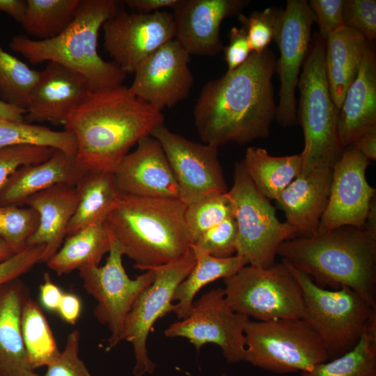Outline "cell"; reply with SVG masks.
<instances>
[{"label":"cell","instance_id":"cell-19","mask_svg":"<svg viewBox=\"0 0 376 376\" xmlns=\"http://www.w3.org/2000/svg\"><path fill=\"white\" fill-rule=\"evenodd\" d=\"M249 0H178L174 10L175 38L189 55L214 56L223 51L220 26L238 15Z\"/></svg>","mask_w":376,"mask_h":376},{"label":"cell","instance_id":"cell-22","mask_svg":"<svg viewBox=\"0 0 376 376\" xmlns=\"http://www.w3.org/2000/svg\"><path fill=\"white\" fill-rule=\"evenodd\" d=\"M333 168H318L299 175L276 200L296 237L318 233L328 203Z\"/></svg>","mask_w":376,"mask_h":376},{"label":"cell","instance_id":"cell-6","mask_svg":"<svg viewBox=\"0 0 376 376\" xmlns=\"http://www.w3.org/2000/svg\"><path fill=\"white\" fill-rule=\"evenodd\" d=\"M324 52L325 40L315 33L297 84V116L304 136V150L299 154L301 175L318 168H333L343 150L338 134L339 110L329 91Z\"/></svg>","mask_w":376,"mask_h":376},{"label":"cell","instance_id":"cell-8","mask_svg":"<svg viewBox=\"0 0 376 376\" xmlns=\"http://www.w3.org/2000/svg\"><path fill=\"white\" fill-rule=\"evenodd\" d=\"M301 287L308 320L323 341L329 360L352 350L376 307L347 286L327 290L307 274L282 260Z\"/></svg>","mask_w":376,"mask_h":376},{"label":"cell","instance_id":"cell-35","mask_svg":"<svg viewBox=\"0 0 376 376\" xmlns=\"http://www.w3.org/2000/svg\"><path fill=\"white\" fill-rule=\"evenodd\" d=\"M18 146L52 148L70 155L77 152L76 139L70 132L54 131L25 121L0 120V148Z\"/></svg>","mask_w":376,"mask_h":376},{"label":"cell","instance_id":"cell-30","mask_svg":"<svg viewBox=\"0 0 376 376\" xmlns=\"http://www.w3.org/2000/svg\"><path fill=\"white\" fill-rule=\"evenodd\" d=\"M240 162L258 191L269 200H276L301 169L299 154L275 157L253 146L246 150Z\"/></svg>","mask_w":376,"mask_h":376},{"label":"cell","instance_id":"cell-10","mask_svg":"<svg viewBox=\"0 0 376 376\" xmlns=\"http://www.w3.org/2000/svg\"><path fill=\"white\" fill-rule=\"evenodd\" d=\"M228 193L237 228L236 255L251 266L270 267L281 244L296 237L294 230L278 219L269 200L258 191L241 162L235 164Z\"/></svg>","mask_w":376,"mask_h":376},{"label":"cell","instance_id":"cell-52","mask_svg":"<svg viewBox=\"0 0 376 376\" xmlns=\"http://www.w3.org/2000/svg\"><path fill=\"white\" fill-rule=\"evenodd\" d=\"M26 110L11 105L0 99V120L25 121Z\"/></svg>","mask_w":376,"mask_h":376},{"label":"cell","instance_id":"cell-31","mask_svg":"<svg viewBox=\"0 0 376 376\" xmlns=\"http://www.w3.org/2000/svg\"><path fill=\"white\" fill-rule=\"evenodd\" d=\"M191 248L196 258L195 265L178 286L173 296V301H178L174 313L179 320L187 316L196 295L204 286L219 279L233 276L249 265L247 260L241 256L219 258L194 245H191Z\"/></svg>","mask_w":376,"mask_h":376},{"label":"cell","instance_id":"cell-12","mask_svg":"<svg viewBox=\"0 0 376 376\" xmlns=\"http://www.w3.org/2000/svg\"><path fill=\"white\" fill-rule=\"evenodd\" d=\"M195 263L191 248L180 259L149 269L154 272L155 279L137 297L124 323L123 340L132 344L134 354V376L155 373L157 365L148 353V337L159 319L175 311L176 305L173 304L175 290Z\"/></svg>","mask_w":376,"mask_h":376},{"label":"cell","instance_id":"cell-13","mask_svg":"<svg viewBox=\"0 0 376 376\" xmlns=\"http://www.w3.org/2000/svg\"><path fill=\"white\" fill-rule=\"evenodd\" d=\"M249 319L230 307L224 288H214L194 301L187 316L171 324L164 335L187 338L197 352L213 343L220 347L227 363H237L244 360V329Z\"/></svg>","mask_w":376,"mask_h":376},{"label":"cell","instance_id":"cell-9","mask_svg":"<svg viewBox=\"0 0 376 376\" xmlns=\"http://www.w3.org/2000/svg\"><path fill=\"white\" fill-rule=\"evenodd\" d=\"M224 282L226 300L236 313L258 321L308 320L301 287L283 260L268 268L246 265Z\"/></svg>","mask_w":376,"mask_h":376},{"label":"cell","instance_id":"cell-33","mask_svg":"<svg viewBox=\"0 0 376 376\" xmlns=\"http://www.w3.org/2000/svg\"><path fill=\"white\" fill-rule=\"evenodd\" d=\"M21 330L29 366L32 370L48 366L59 356L48 321L38 304L29 295L21 315Z\"/></svg>","mask_w":376,"mask_h":376},{"label":"cell","instance_id":"cell-26","mask_svg":"<svg viewBox=\"0 0 376 376\" xmlns=\"http://www.w3.org/2000/svg\"><path fill=\"white\" fill-rule=\"evenodd\" d=\"M25 285L15 279L0 286V376H24L29 366L21 330Z\"/></svg>","mask_w":376,"mask_h":376},{"label":"cell","instance_id":"cell-4","mask_svg":"<svg viewBox=\"0 0 376 376\" xmlns=\"http://www.w3.org/2000/svg\"><path fill=\"white\" fill-rule=\"evenodd\" d=\"M279 255L319 286H347L376 307V236L343 226L282 243Z\"/></svg>","mask_w":376,"mask_h":376},{"label":"cell","instance_id":"cell-41","mask_svg":"<svg viewBox=\"0 0 376 376\" xmlns=\"http://www.w3.org/2000/svg\"><path fill=\"white\" fill-rule=\"evenodd\" d=\"M56 150L34 146H18L0 148V188L19 167L36 164L48 159Z\"/></svg>","mask_w":376,"mask_h":376},{"label":"cell","instance_id":"cell-40","mask_svg":"<svg viewBox=\"0 0 376 376\" xmlns=\"http://www.w3.org/2000/svg\"><path fill=\"white\" fill-rule=\"evenodd\" d=\"M237 235L235 220L230 217L204 232L191 245L215 258H230L236 255Z\"/></svg>","mask_w":376,"mask_h":376},{"label":"cell","instance_id":"cell-34","mask_svg":"<svg viewBox=\"0 0 376 376\" xmlns=\"http://www.w3.org/2000/svg\"><path fill=\"white\" fill-rule=\"evenodd\" d=\"M80 0H27L21 24L36 40L56 38L70 24Z\"/></svg>","mask_w":376,"mask_h":376},{"label":"cell","instance_id":"cell-28","mask_svg":"<svg viewBox=\"0 0 376 376\" xmlns=\"http://www.w3.org/2000/svg\"><path fill=\"white\" fill-rule=\"evenodd\" d=\"M111 242L104 221L97 222L67 236L63 246L46 263L60 276L98 266L104 254L109 253Z\"/></svg>","mask_w":376,"mask_h":376},{"label":"cell","instance_id":"cell-46","mask_svg":"<svg viewBox=\"0 0 376 376\" xmlns=\"http://www.w3.org/2000/svg\"><path fill=\"white\" fill-rule=\"evenodd\" d=\"M229 43L224 47L227 71H232L242 65L252 53L246 33L243 27L233 26L228 33Z\"/></svg>","mask_w":376,"mask_h":376},{"label":"cell","instance_id":"cell-38","mask_svg":"<svg viewBox=\"0 0 376 376\" xmlns=\"http://www.w3.org/2000/svg\"><path fill=\"white\" fill-rule=\"evenodd\" d=\"M39 224V215L33 208L0 203V239L17 253L27 246V242Z\"/></svg>","mask_w":376,"mask_h":376},{"label":"cell","instance_id":"cell-45","mask_svg":"<svg viewBox=\"0 0 376 376\" xmlns=\"http://www.w3.org/2000/svg\"><path fill=\"white\" fill-rule=\"evenodd\" d=\"M345 0H311L308 6L319 28L318 34L324 40L344 26L343 10Z\"/></svg>","mask_w":376,"mask_h":376},{"label":"cell","instance_id":"cell-11","mask_svg":"<svg viewBox=\"0 0 376 376\" xmlns=\"http://www.w3.org/2000/svg\"><path fill=\"white\" fill-rule=\"evenodd\" d=\"M111 239L109 256L103 266H91L79 270L85 290L97 302L93 311L95 318L106 325L110 332L106 351L111 350L123 340L128 313L139 294L155 279L151 269L134 279L129 277L123 265L122 249L115 240L111 237Z\"/></svg>","mask_w":376,"mask_h":376},{"label":"cell","instance_id":"cell-32","mask_svg":"<svg viewBox=\"0 0 376 376\" xmlns=\"http://www.w3.org/2000/svg\"><path fill=\"white\" fill-rule=\"evenodd\" d=\"M302 376H376V309L356 345L344 354L320 363Z\"/></svg>","mask_w":376,"mask_h":376},{"label":"cell","instance_id":"cell-1","mask_svg":"<svg viewBox=\"0 0 376 376\" xmlns=\"http://www.w3.org/2000/svg\"><path fill=\"white\" fill-rule=\"evenodd\" d=\"M276 63L268 48L252 52L242 65L203 86L193 116L205 143L245 144L269 136L276 115L272 84Z\"/></svg>","mask_w":376,"mask_h":376},{"label":"cell","instance_id":"cell-55","mask_svg":"<svg viewBox=\"0 0 376 376\" xmlns=\"http://www.w3.org/2000/svg\"><path fill=\"white\" fill-rule=\"evenodd\" d=\"M24 376H40V375L34 373L33 370H29Z\"/></svg>","mask_w":376,"mask_h":376},{"label":"cell","instance_id":"cell-37","mask_svg":"<svg viewBox=\"0 0 376 376\" xmlns=\"http://www.w3.org/2000/svg\"><path fill=\"white\" fill-rule=\"evenodd\" d=\"M185 221L191 242L206 230L233 216V204L228 193L210 195L186 206Z\"/></svg>","mask_w":376,"mask_h":376},{"label":"cell","instance_id":"cell-18","mask_svg":"<svg viewBox=\"0 0 376 376\" xmlns=\"http://www.w3.org/2000/svg\"><path fill=\"white\" fill-rule=\"evenodd\" d=\"M369 164L352 145L343 148L333 167L329 201L318 232L343 226L363 229L370 202L375 196V189L366 177Z\"/></svg>","mask_w":376,"mask_h":376},{"label":"cell","instance_id":"cell-29","mask_svg":"<svg viewBox=\"0 0 376 376\" xmlns=\"http://www.w3.org/2000/svg\"><path fill=\"white\" fill-rule=\"evenodd\" d=\"M78 203L67 230L71 235L91 224L104 221L120 194L113 173L86 171L75 186Z\"/></svg>","mask_w":376,"mask_h":376},{"label":"cell","instance_id":"cell-23","mask_svg":"<svg viewBox=\"0 0 376 376\" xmlns=\"http://www.w3.org/2000/svg\"><path fill=\"white\" fill-rule=\"evenodd\" d=\"M375 126L376 56L370 42L339 109L338 134L342 148L352 145L363 133Z\"/></svg>","mask_w":376,"mask_h":376},{"label":"cell","instance_id":"cell-15","mask_svg":"<svg viewBox=\"0 0 376 376\" xmlns=\"http://www.w3.org/2000/svg\"><path fill=\"white\" fill-rule=\"evenodd\" d=\"M313 23L307 1H287L274 40L280 52L276 63L281 86L276 119L283 127L295 125L297 121L295 92L311 44Z\"/></svg>","mask_w":376,"mask_h":376},{"label":"cell","instance_id":"cell-36","mask_svg":"<svg viewBox=\"0 0 376 376\" xmlns=\"http://www.w3.org/2000/svg\"><path fill=\"white\" fill-rule=\"evenodd\" d=\"M40 71L31 69L0 45V97L5 102L26 110L31 91Z\"/></svg>","mask_w":376,"mask_h":376},{"label":"cell","instance_id":"cell-39","mask_svg":"<svg viewBox=\"0 0 376 376\" xmlns=\"http://www.w3.org/2000/svg\"><path fill=\"white\" fill-rule=\"evenodd\" d=\"M283 9L269 7L262 11H254L249 16L243 13L237 19L246 33L252 52L260 53L267 49L274 40Z\"/></svg>","mask_w":376,"mask_h":376},{"label":"cell","instance_id":"cell-57","mask_svg":"<svg viewBox=\"0 0 376 376\" xmlns=\"http://www.w3.org/2000/svg\"><path fill=\"white\" fill-rule=\"evenodd\" d=\"M295 376H302L301 374L299 375H295Z\"/></svg>","mask_w":376,"mask_h":376},{"label":"cell","instance_id":"cell-42","mask_svg":"<svg viewBox=\"0 0 376 376\" xmlns=\"http://www.w3.org/2000/svg\"><path fill=\"white\" fill-rule=\"evenodd\" d=\"M343 21L344 26L373 42L376 38V1L345 0Z\"/></svg>","mask_w":376,"mask_h":376},{"label":"cell","instance_id":"cell-20","mask_svg":"<svg viewBox=\"0 0 376 376\" xmlns=\"http://www.w3.org/2000/svg\"><path fill=\"white\" fill-rule=\"evenodd\" d=\"M92 92L83 75L58 63L47 62L31 91L25 119L64 125Z\"/></svg>","mask_w":376,"mask_h":376},{"label":"cell","instance_id":"cell-14","mask_svg":"<svg viewBox=\"0 0 376 376\" xmlns=\"http://www.w3.org/2000/svg\"><path fill=\"white\" fill-rule=\"evenodd\" d=\"M150 136L161 144L178 185L179 199L186 206L228 191L218 147L189 140L171 131L164 123Z\"/></svg>","mask_w":376,"mask_h":376},{"label":"cell","instance_id":"cell-44","mask_svg":"<svg viewBox=\"0 0 376 376\" xmlns=\"http://www.w3.org/2000/svg\"><path fill=\"white\" fill-rule=\"evenodd\" d=\"M45 248L44 245L27 246L0 262V286L19 279L41 263Z\"/></svg>","mask_w":376,"mask_h":376},{"label":"cell","instance_id":"cell-2","mask_svg":"<svg viewBox=\"0 0 376 376\" xmlns=\"http://www.w3.org/2000/svg\"><path fill=\"white\" fill-rule=\"evenodd\" d=\"M164 122L162 111L122 84L93 91L63 125L75 137L84 169L113 173L130 148Z\"/></svg>","mask_w":376,"mask_h":376},{"label":"cell","instance_id":"cell-17","mask_svg":"<svg viewBox=\"0 0 376 376\" xmlns=\"http://www.w3.org/2000/svg\"><path fill=\"white\" fill-rule=\"evenodd\" d=\"M190 55L173 39L145 58L134 71L130 93L162 111L187 98L194 82Z\"/></svg>","mask_w":376,"mask_h":376},{"label":"cell","instance_id":"cell-7","mask_svg":"<svg viewBox=\"0 0 376 376\" xmlns=\"http://www.w3.org/2000/svg\"><path fill=\"white\" fill-rule=\"evenodd\" d=\"M244 338L243 361L274 373H301L329 360L323 341L304 319H249Z\"/></svg>","mask_w":376,"mask_h":376},{"label":"cell","instance_id":"cell-5","mask_svg":"<svg viewBox=\"0 0 376 376\" xmlns=\"http://www.w3.org/2000/svg\"><path fill=\"white\" fill-rule=\"evenodd\" d=\"M118 0H80L75 17L60 35L36 40L23 34L14 36L10 47L32 64L55 62L83 75L95 91L123 84L127 74L114 62L97 52L99 31L104 23L123 10Z\"/></svg>","mask_w":376,"mask_h":376},{"label":"cell","instance_id":"cell-25","mask_svg":"<svg viewBox=\"0 0 376 376\" xmlns=\"http://www.w3.org/2000/svg\"><path fill=\"white\" fill-rule=\"evenodd\" d=\"M78 203L75 186L59 184L31 196L25 204L39 215V224L27 246H45L42 262L47 263L61 248Z\"/></svg>","mask_w":376,"mask_h":376},{"label":"cell","instance_id":"cell-48","mask_svg":"<svg viewBox=\"0 0 376 376\" xmlns=\"http://www.w3.org/2000/svg\"><path fill=\"white\" fill-rule=\"evenodd\" d=\"M57 311L63 321L75 324L81 311L79 298L72 293H63Z\"/></svg>","mask_w":376,"mask_h":376},{"label":"cell","instance_id":"cell-43","mask_svg":"<svg viewBox=\"0 0 376 376\" xmlns=\"http://www.w3.org/2000/svg\"><path fill=\"white\" fill-rule=\"evenodd\" d=\"M80 336L77 329L68 334L64 349L58 358L47 366L43 376H92L79 356Z\"/></svg>","mask_w":376,"mask_h":376},{"label":"cell","instance_id":"cell-56","mask_svg":"<svg viewBox=\"0 0 376 376\" xmlns=\"http://www.w3.org/2000/svg\"><path fill=\"white\" fill-rule=\"evenodd\" d=\"M185 373L188 375V376H193L192 375H191L189 373H187V372H185ZM221 376H228V375L226 373H224Z\"/></svg>","mask_w":376,"mask_h":376},{"label":"cell","instance_id":"cell-50","mask_svg":"<svg viewBox=\"0 0 376 376\" xmlns=\"http://www.w3.org/2000/svg\"><path fill=\"white\" fill-rule=\"evenodd\" d=\"M178 0H125L123 3L142 13L158 11L162 8H173Z\"/></svg>","mask_w":376,"mask_h":376},{"label":"cell","instance_id":"cell-51","mask_svg":"<svg viewBox=\"0 0 376 376\" xmlns=\"http://www.w3.org/2000/svg\"><path fill=\"white\" fill-rule=\"evenodd\" d=\"M27 8V0H0V11L20 23Z\"/></svg>","mask_w":376,"mask_h":376},{"label":"cell","instance_id":"cell-49","mask_svg":"<svg viewBox=\"0 0 376 376\" xmlns=\"http://www.w3.org/2000/svg\"><path fill=\"white\" fill-rule=\"evenodd\" d=\"M370 162L376 159V126L363 133L352 144Z\"/></svg>","mask_w":376,"mask_h":376},{"label":"cell","instance_id":"cell-24","mask_svg":"<svg viewBox=\"0 0 376 376\" xmlns=\"http://www.w3.org/2000/svg\"><path fill=\"white\" fill-rule=\"evenodd\" d=\"M86 171L76 155L56 150L48 159L15 171L0 188V203L21 206L31 196L52 186H75Z\"/></svg>","mask_w":376,"mask_h":376},{"label":"cell","instance_id":"cell-54","mask_svg":"<svg viewBox=\"0 0 376 376\" xmlns=\"http://www.w3.org/2000/svg\"><path fill=\"white\" fill-rule=\"evenodd\" d=\"M15 253V251L8 244L0 239V262L6 260Z\"/></svg>","mask_w":376,"mask_h":376},{"label":"cell","instance_id":"cell-3","mask_svg":"<svg viewBox=\"0 0 376 376\" xmlns=\"http://www.w3.org/2000/svg\"><path fill=\"white\" fill-rule=\"evenodd\" d=\"M185 210L180 199L120 194L104 223L123 256L146 271L176 261L191 249Z\"/></svg>","mask_w":376,"mask_h":376},{"label":"cell","instance_id":"cell-27","mask_svg":"<svg viewBox=\"0 0 376 376\" xmlns=\"http://www.w3.org/2000/svg\"><path fill=\"white\" fill-rule=\"evenodd\" d=\"M369 43L361 33L345 26L330 33L325 40L326 75L332 100L338 110Z\"/></svg>","mask_w":376,"mask_h":376},{"label":"cell","instance_id":"cell-53","mask_svg":"<svg viewBox=\"0 0 376 376\" xmlns=\"http://www.w3.org/2000/svg\"><path fill=\"white\" fill-rule=\"evenodd\" d=\"M372 199L368 212L365 221L363 230L367 233L376 236V199Z\"/></svg>","mask_w":376,"mask_h":376},{"label":"cell","instance_id":"cell-16","mask_svg":"<svg viewBox=\"0 0 376 376\" xmlns=\"http://www.w3.org/2000/svg\"><path fill=\"white\" fill-rule=\"evenodd\" d=\"M104 47L126 74L161 46L175 38L173 15L166 11L127 13L124 10L102 27Z\"/></svg>","mask_w":376,"mask_h":376},{"label":"cell","instance_id":"cell-47","mask_svg":"<svg viewBox=\"0 0 376 376\" xmlns=\"http://www.w3.org/2000/svg\"><path fill=\"white\" fill-rule=\"evenodd\" d=\"M62 292L60 288L51 279L48 273L44 274V281L40 286V298L42 306L48 311H57Z\"/></svg>","mask_w":376,"mask_h":376},{"label":"cell","instance_id":"cell-21","mask_svg":"<svg viewBox=\"0 0 376 376\" xmlns=\"http://www.w3.org/2000/svg\"><path fill=\"white\" fill-rule=\"evenodd\" d=\"M113 172L120 194L141 197L179 199L177 180L159 142L146 136Z\"/></svg>","mask_w":376,"mask_h":376}]
</instances>
